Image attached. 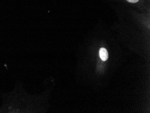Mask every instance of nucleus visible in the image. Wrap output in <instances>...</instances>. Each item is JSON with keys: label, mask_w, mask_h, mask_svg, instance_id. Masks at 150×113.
<instances>
[{"label": "nucleus", "mask_w": 150, "mask_h": 113, "mask_svg": "<svg viewBox=\"0 0 150 113\" xmlns=\"http://www.w3.org/2000/svg\"><path fill=\"white\" fill-rule=\"evenodd\" d=\"M99 55L101 59L103 61H106L108 59V53L107 50L104 48H102L100 49Z\"/></svg>", "instance_id": "1"}, {"label": "nucleus", "mask_w": 150, "mask_h": 113, "mask_svg": "<svg viewBox=\"0 0 150 113\" xmlns=\"http://www.w3.org/2000/svg\"><path fill=\"white\" fill-rule=\"evenodd\" d=\"M127 1L131 3H136L137 2H138L139 0H127Z\"/></svg>", "instance_id": "2"}]
</instances>
